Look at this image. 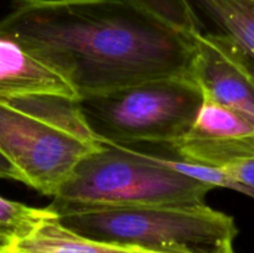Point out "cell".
Instances as JSON below:
<instances>
[{
	"label": "cell",
	"mask_w": 254,
	"mask_h": 253,
	"mask_svg": "<svg viewBox=\"0 0 254 253\" xmlns=\"http://www.w3.org/2000/svg\"><path fill=\"white\" fill-rule=\"evenodd\" d=\"M0 30L61 74L77 98L190 76L195 51L193 35L123 0H32L2 17Z\"/></svg>",
	"instance_id": "6da1fadb"
},
{
	"label": "cell",
	"mask_w": 254,
	"mask_h": 253,
	"mask_svg": "<svg viewBox=\"0 0 254 253\" xmlns=\"http://www.w3.org/2000/svg\"><path fill=\"white\" fill-rule=\"evenodd\" d=\"M102 146L77 98L56 94L0 98V153L21 183L54 197L79 161Z\"/></svg>",
	"instance_id": "7a4b0ae2"
},
{
	"label": "cell",
	"mask_w": 254,
	"mask_h": 253,
	"mask_svg": "<svg viewBox=\"0 0 254 253\" xmlns=\"http://www.w3.org/2000/svg\"><path fill=\"white\" fill-rule=\"evenodd\" d=\"M55 221L87 240L158 253H235L233 217L201 205H144L64 211Z\"/></svg>",
	"instance_id": "3957f363"
},
{
	"label": "cell",
	"mask_w": 254,
	"mask_h": 253,
	"mask_svg": "<svg viewBox=\"0 0 254 253\" xmlns=\"http://www.w3.org/2000/svg\"><path fill=\"white\" fill-rule=\"evenodd\" d=\"M212 186L173 170L158 155L102 143L82 159L47 206L64 211L144 205H201Z\"/></svg>",
	"instance_id": "277c9868"
},
{
	"label": "cell",
	"mask_w": 254,
	"mask_h": 253,
	"mask_svg": "<svg viewBox=\"0 0 254 253\" xmlns=\"http://www.w3.org/2000/svg\"><path fill=\"white\" fill-rule=\"evenodd\" d=\"M202 102L190 76H175L79 97L77 106L101 143L170 145L190 129Z\"/></svg>",
	"instance_id": "5b68a950"
},
{
	"label": "cell",
	"mask_w": 254,
	"mask_h": 253,
	"mask_svg": "<svg viewBox=\"0 0 254 253\" xmlns=\"http://www.w3.org/2000/svg\"><path fill=\"white\" fill-rule=\"evenodd\" d=\"M169 146L184 161L227 169L254 158V124L203 98L190 129Z\"/></svg>",
	"instance_id": "8992f818"
},
{
	"label": "cell",
	"mask_w": 254,
	"mask_h": 253,
	"mask_svg": "<svg viewBox=\"0 0 254 253\" xmlns=\"http://www.w3.org/2000/svg\"><path fill=\"white\" fill-rule=\"evenodd\" d=\"M190 76L210 99L254 124V77L245 62L218 34L193 35Z\"/></svg>",
	"instance_id": "52a82bcc"
},
{
	"label": "cell",
	"mask_w": 254,
	"mask_h": 253,
	"mask_svg": "<svg viewBox=\"0 0 254 253\" xmlns=\"http://www.w3.org/2000/svg\"><path fill=\"white\" fill-rule=\"evenodd\" d=\"M56 94L77 98L71 84L32 56L17 40L0 30V98Z\"/></svg>",
	"instance_id": "ba28073f"
},
{
	"label": "cell",
	"mask_w": 254,
	"mask_h": 253,
	"mask_svg": "<svg viewBox=\"0 0 254 253\" xmlns=\"http://www.w3.org/2000/svg\"><path fill=\"white\" fill-rule=\"evenodd\" d=\"M198 17L215 26L233 51L254 63V2L248 0H189Z\"/></svg>",
	"instance_id": "9c48e42d"
},
{
	"label": "cell",
	"mask_w": 254,
	"mask_h": 253,
	"mask_svg": "<svg viewBox=\"0 0 254 253\" xmlns=\"http://www.w3.org/2000/svg\"><path fill=\"white\" fill-rule=\"evenodd\" d=\"M7 250L10 253H158L87 240L60 226L55 217L27 237L12 242Z\"/></svg>",
	"instance_id": "30bf717a"
},
{
	"label": "cell",
	"mask_w": 254,
	"mask_h": 253,
	"mask_svg": "<svg viewBox=\"0 0 254 253\" xmlns=\"http://www.w3.org/2000/svg\"><path fill=\"white\" fill-rule=\"evenodd\" d=\"M140 11L188 35L203 31L202 20L189 0H123Z\"/></svg>",
	"instance_id": "8fae6325"
},
{
	"label": "cell",
	"mask_w": 254,
	"mask_h": 253,
	"mask_svg": "<svg viewBox=\"0 0 254 253\" xmlns=\"http://www.w3.org/2000/svg\"><path fill=\"white\" fill-rule=\"evenodd\" d=\"M54 217L47 207H31L0 196V235L11 243L30 236L42 223Z\"/></svg>",
	"instance_id": "7c38bea8"
},
{
	"label": "cell",
	"mask_w": 254,
	"mask_h": 253,
	"mask_svg": "<svg viewBox=\"0 0 254 253\" xmlns=\"http://www.w3.org/2000/svg\"><path fill=\"white\" fill-rule=\"evenodd\" d=\"M235 183L242 188V193L254 198V158L223 169Z\"/></svg>",
	"instance_id": "4fadbf2b"
},
{
	"label": "cell",
	"mask_w": 254,
	"mask_h": 253,
	"mask_svg": "<svg viewBox=\"0 0 254 253\" xmlns=\"http://www.w3.org/2000/svg\"><path fill=\"white\" fill-rule=\"evenodd\" d=\"M0 179H12V180L21 181V176L16 169L1 153H0Z\"/></svg>",
	"instance_id": "5bb4252c"
},
{
	"label": "cell",
	"mask_w": 254,
	"mask_h": 253,
	"mask_svg": "<svg viewBox=\"0 0 254 253\" xmlns=\"http://www.w3.org/2000/svg\"><path fill=\"white\" fill-rule=\"evenodd\" d=\"M10 245H11V241L0 235V250H6L10 247Z\"/></svg>",
	"instance_id": "9a60e30c"
},
{
	"label": "cell",
	"mask_w": 254,
	"mask_h": 253,
	"mask_svg": "<svg viewBox=\"0 0 254 253\" xmlns=\"http://www.w3.org/2000/svg\"><path fill=\"white\" fill-rule=\"evenodd\" d=\"M215 34H216V32H215ZM230 47H231V46H230ZM231 49H232V47H231ZM238 57H240V56H238ZM240 59H241V57H240ZM241 60H242V61L245 62V64H246V66H247V68L250 69V72H251V73H252V76L254 77V63H253V62L245 61V60H243V59H241Z\"/></svg>",
	"instance_id": "2e32d148"
},
{
	"label": "cell",
	"mask_w": 254,
	"mask_h": 253,
	"mask_svg": "<svg viewBox=\"0 0 254 253\" xmlns=\"http://www.w3.org/2000/svg\"><path fill=\"white\" fill-rule=\"evenodd\" d=\"M14 2H16L17 5L19 4H24V2H29V1H32V0H12Z\"/></svg>",
	"instance_id": "e0dca14e"
},
{
	"label": "cell",
	"mask_w": 254,
	"mask_h": 253,
	"mask_svg": "<svg viewBox=\"0 0 254 253\" xmlns=\"http://www.w3.org/2000/svg\"><path fill=\"white\" fill-rule=\"evenodd\" d=\"M0 253H10V252H9V250L6 248V250H0Z\"/></svg>",
	"instance_id": "ac0fdd59"
},
{
	"label": "cell",
	"mask_w": 254,
	"mask_h": 253,
	"mask_svg": "<svg viewBox=\"0 0 254 253\" xmlns=\"http://www.w3.org/2000/svg\"><path fill=\"white\" fill-rule=\"evenodd\" d=\"M248 1H253L254 2V0H248Z\"/></svg>",
	"instance_id": "d6986e66"
}]
</instances>
